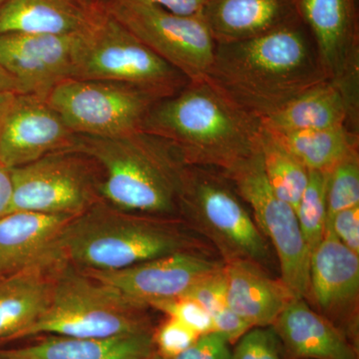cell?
Returning <instances> with one entry per match:
<instances>
[{
  "label": "cell",
  "mask_w": 359,
  "mask_h": 359,
  "mask_svg": "<svg viewBox=\"0 0 359 359\" xmlns=\"http://www.w3.org/2000/svg\"><path fill=\"white\" fill-rule=\"evenodd\" d=\"M328 79L302 20L261 36L217 44L205 81L257 121Z\"/></svg>",
  "instance_id": "cell-1"
},
{
  "label": "cell",
  "mask_w": 359,
  "mask_h": 359,
  "mask_svg": "<svg viewBox=\"0 0 359 359\" xmlns=\"http://www.w3.org/2000/svg\"><path fill=\"white\" fill-rule=\"evenodd\" d=\"M142 131L169 142L187 166L228 172L261 149V122L205 80L193 82L150 110Z\"/></svg>",
  "instance_id": "cell-2"
},
{
  "label": "cell",
  "mask_w": 359,
  "mask_h": 359,
  "mask_svg": "<svg viewBox=\"0 0 359 359\" xmlns=\"http://www.w3.org/2000/svg\"><path fill=\"white\" fill-rule=\"evenodd\" d=\"M181 218L116 209L104 201L75 217L56 245L59 261L82 271H117L209 245Z\"/></svg>",
  "instance_id": "cell-3"
},
{
  "label": "cell",
  "mask_w": 359,
  "mask_h": 359,
  "mask_svg": "<svg viewBox=\"0 0 359 359\" xmlns=\"http://www.w3.org/2000/svg\"><path fill=\"white\" fill-rule=\"evenodd\" d=\"M76 150L100 168V195L116 209L180 218L187 165L166 140L139 131L115 138L77 135Z\"/></svg>",
  "instance_id": "cell-4"
},
{
  "label": "cell",
  "mask_w": 359,
  "mask_h": 359,
  "mask_svg": "<svg viewBox=\"0 0 359 359\" xmlns=\"http://www.w3.org/2000/svg\"><path fill=\"white\" fill-rule=\"evenodd\" d=\"M180 218L218 250L224 264H273L271 245L228 177L214 168L187 166Z\"/></svg>",
  "instance_id": "cell-5"
},
{
  "label": "cell",
  "mask_w": 359,
  "mask_h": 359,
  "mask_svg": "<svg viewBox=\"0 0 359 359\" xmlns=\"http://www.w3.org/2000/svg\"><path fill=\"white\" fill-rule=\"evenodd\" d=\"M146 309L65 264L56 273L48 308L22 339L40 334L110 339L152 332Z\"/></svg>",
  "instance_id": "cell-6"
},
{
  "label": "cell",
  "mask_w": 359,
  "mask_h": 359,
  "mask_svg": "<svg viewBox=\"0 0 359 359\" xmlns=\"http://www.w3.org/2000/svg\"><path fill=\"white\" fill-rule=\"evenodd\" d=\"M71 78L132 85L159 99L173 96L190 83L106 8L98 22L85 32Z\"/></svg>",
  "instance_id": "cell-7"
},
{
  "label": "cell",
  "mask_w": 359,
  "mask_h": 359,
  "mask_svg": "<svg viewBox=\"0 0 359 359\" xmlns=\"http://www.w3.org/2000/svg\"><path fill=\"white\" fill-rule=\"evenodd\" d=\"M9 170L13 192L6 214L36 212L79 216L102 201L100 168L76 149L50 153Z\"/></svg>",
  "instance_id": "cell-8"
},
{
  "label": "cell",
  "mask_w": 359,
  "mask_h": 359,
  "mask_svg": "<svg viewBox=\"0 0 359 359\" xmlns=\"http://www.w3.org/2000/svg\"><path fill=\"white\" fill-rule=\"evenodd\" d=\"M161 99L132 85L69 78L46 101L75 134L115 138L142 131Z\"/></svg>",
  "instance_id": "cell-9"
},
{
  "label": "cell",
  "mask_w": 359,
  "mask_h": 359,
  "mask_svg": "<svg viewBox=\"0 0 359 359\" xmlns=\"http://www.w3.org/2000/svg\"><path fill=\"white\" fill-rule=\"evenodd\" d=\"M236 191L248 207L257 228L275 250L280 280L294 299H306L311 252L294 208L273 193L264 174L261 149L228 172Z\"/></svg>",
  "instance_id": "cell-10"
},
{
  "label": "cell",
  "mask_w": 359,
  "mask_h": 359,
  "mask_svg": "<svg viewBox=\"0 0 359 359\" xmlns=\"http://www.w3.org/2000/svg\"><path fill=\"white\" fill-rule=\"evenodd\" d=\"M106 11L190 81L205 80L216 41L202 16L179 15L133 0H107Z\"/></svg>",
  "instance_id": "cell-11"
},
{
  "label": "cell",
  "mask_w": 359,
  "mask_h": 359,
  "mask_svg": "<svg viewBox=\"0 0 359 359\" xmlns=\"http://www.w3.org/2000/svg\"><path fill=\"white\" fill-rule=\"evenodd\" d=\"M325 76L359 103L358 0H294Z\"/></svg>",
  "instance_id": "cell-12"
},
{
  "label": "cell",
  "mask_w": 359,
  "mask_h": 359,
  "mask_svg": "<svg viewBox=\"0 0 359 359\" xmlns=\"http://www.w3.org/2000/svg\"><path fill=\"white\" fill-rule=\"evenodd\" d=\"M224 264L209 252L187 250L117 271H83L135 304L148 308L155 302L184 297Z\"/></svg>",
  "instance_id": "cell-13"
},
{
  "label": "cell",
  "mask_w": 359,
  "mask_h": 359,
  "mask_svg": "<svg viewBox=\"0 0 359 359\" xmlns=\"http://www.w3.org/2000/svg\"><path fill=\"white\" fill-rule=\"evenodd\" d=\"M351 341L358 332L359 256L346 248L330 226L309 259L306 299Z\"/></svg>",
  "instance_id": "cell-14"
},
{
  "label": "cell",
  "mask_w": 359,
  "mask_h": 359,
  "mask_svg": "<svg viewBox=\"0 0 359 359\" xmlns=\"http://www.w3.org/2000/svg\"><path fill=\"white\" fill-rule=\"evenodd\" d=\"M85 32L0 35V65L15 78L23 93L46 99L56 85L72 77Z\"/></svg>",
  "instance_id": "cell-15"
},
{
  "label": "cell",
  "mask_w": 359,
  "mask_h": 359,
  "mask_svg": "<svg viewBox=\"0 0 359 359\" xmlns=\"http://www.w3.org/2000/svg\"><path fill=\"white\" fill-rule=\"evenodd\" d=\"M76 136L46 99L20 94L9 104L0 128V163L8 169L29 164L74 148Z\"/></svg>",
  "instance_id": "cell-16"
},
{
  "label": "cell",
  "mask_w": 359,
  "mask_h": 359,
  "mask_svg": "<svg viewBox=\"0 0 359 359\" xmlns=\"http://www.w3.org/2000/svg\"><path fill=\"white\" fill-rule=\"evenodd\" d=\"M77 216L13 212L0 217V276L40 264L62 263L56 245Z\"/></svg>",
  "instance_id": "cell-17"
},
{
  "label": "cell",
  "mask_w": 359,
  "mask_h": 359,
  "mask_svg": "<svg viewBox=\"0 0 359 359\" xmlns=\"http://www.w3.org/2000/svg\"><path fill=\"white\" fill-rule=\"evenodd\" d=\"M294 359H358L355 346L304 299H294L271 325Z\"/></svg>",
  "instance_id": "cell-18"
},
{
  "label": "cell",
  "mask_w": 359,
  "mask_h": 359,
  "mask_svg": "<svg viewBox=\"0 0 359 359\" xmlns=\"http://www.w3.org/2000/svg\"><path fill=\"white\" fill-rule=\"evenodd\" d=\"M104 13V4L96 0H4L0 4V35L85 32Z\"/></svg>",
  "instance_id": "cell-19"
},
{
  "label": "cell",
  "mask_w": 359,
  "mask_h": 359,
  "mask_svg": "<svg viewBox=\"0 0 359 359\" xmlns=\"http://www.w3.org/2000/svg\"><path fill=\"white\" fill-rule=\"evenodd\" d=\"M201 16L217 44L254 39L299 20L294 0H203Z\"/></svg>",
  "instance_id": "cell-20"
},
{
  "label": "cell",
  "mask_w": 359,
  "mask_h": 359,
  "mask_svg": "<svg viewBox=\"0 0 359 359\" xmlns=\"http://www.w3.org/2000/svg\"><path fill=\"white\" fill-rule=\"evenodd\" d=\"M359 103L339 83L327 79L261 122L268 131H301L347 127L358 133Z\"/></svg>",
  "instance_id": "cell-21"
},
{
  "label": "cell",
  "mask_w": 359,
  "mask_h": 359,
  "mask_svg": "<svg viewBox=\"0 0 359 359\" xmlns=\"http://www.w3.org/2000/svg\"><path fill=\"white\" fill-rule=\"evenodd\" d=\"M226 304L252 327H271L294 299L282 280L249 261L224 264Z\"/></svg>",
  "instance_id": "cell-22"
},
{
  "label": "cell",
  "mask_w": 359,
  "mask_h": 359,
  "mask_svg": "<svg viewBox=\"0 0 359 359\" xmlns=\"http://www.w3.org/2000/svg\"><path fill=\"white\" fill-rule=\"evenodd\" d=\"M63 264H40L0 276V342L22 339L45 313L56 273Z\"/></svg>",
  "instance_id": "cell-23"
},
{
  "label": "cell",
  "mask_w": 359,
  "mask_h": 359,
  "mask_svg": "<svg viewBox=\"0 0 359 359\" xmlns=\"http://www.w3.org/2000/svg\"><path fill=\"white\" fill-rule=\"evenodd\" d=\"M154 353L153 332L110 339L49 335L32 346L0 351V359H147Z\"/></svg>",
  "instance_id": "cell-24"
},
{
  "label": "cell",
  "mask_w": 359,
  "mask_h": 359,
  "mask_svg": "<svg viewBox=\"0 0 359 359\" xmlns=\"http://www.w3.org/2000/svg\"><path fill=\"white\" fill-rule=\"evenodd\" d=\"M263 130L309 171L330 173L342 158L358 149L359 133L347 127L301 131Z\"/></svg>",
  "instance_id": "cell-25"
},
{
  "label": "cell",
  "mask_w": 359,
  "mask_h": 359,
  "mask_svg": "<svg viewBox=\"0 0 359 359\" xmlns=\"http://www.w3.org/2000/svg\"><path fill=\"white\" fill-rule=\"evenodd\" d=\"M261 154L264 174L273 193L294 211L306 186L309 171L262 129Z\"/></svg>",
  "instance_id": "cell-26"
},
{
  "label": "cell",
  "mask_w": 359,
  "mask_h": 359,
  "mask_svg": "<svg viewBox=\"0 0 359 359\" xmlns=\"http://www.w3.org/2000/svg\"><path fill=\"white\" fill-rule=\"evenodd\" d=\"M327 173L309 171L308 186L295 210L302 237L311 254L323 241L327 228Z\"/></svg>",
  "instance_id": "cell-27"
},
{
  "label": "cell",
  "mask_w": 359,
  "mask_h": 359,
  "mask_svg": "<svg viewBox=\"0 0 359 359\" xmlns=\"http://www.w3.org/2000/svg\"><path fill=\"white\" fill-rule=\"evenodd\" d=\"M359 205V152L351 151L337 163L327 182V224L335 214Z\"/></svg>",
  "instance_id": "cell-28"
},
{
  "label": "cell",
  "mask_w": 359,
  "mask_h": 359,
  "mask_svg": "<svg viewBox=\"0 0 359 359\" xmlns=\"http://www.w3.org/2000/svg\"><path fill=\"white\" fill-rule=\"evenodd\" d=\"M280 346L273 327H252L237 340L231 359H283Z\"/></svg>",
  "instance_id": "cell-29"
},
{
  "label": "cell",
  "mask_w": 359,
  "mask_h": 359,
  "mask_svg": "<svg viewBox=\"0 0 359 359\" xmlns=\"http://www.w3.org/2000/svg\"><path fill=\"white\" fill-rule=\"evenodd\" d=\"M151 308L162 311L168 318L179 320L198 335L214 332L211 316L201 304L189 297L155 302Z\"/></svg>",
  "instance_id": "cell-30"
},
{
  "label": "cell",
  "mask_w": 359,
  "mask_h": 359,
  "mask_svg": "<svg viewBox=\"0 0 359 359\" xmlns=\"http://www.w3.org/2000/svg\"><path fill=\"white\" fill-rule=\"evenodd\" d=\"M199 337L179 320L168 318L153 332L156 353L162 358H174L192 346Z\"/></svg>",
  "instance_id": "cell-31"
},
{
  "label": "cell",
  "mask_w": 359,
  "mask_h": 359,
  "mask_svg": "<svg viewBox=\"0 0 359 359\" xmlns=\"http://www.w3.org/2000/svg\"><path fill=\"white\" fill-rule=\"evenodd\" d=\"M182 297H189L197 302L211 318L226 308L228 304L224 264L223 268L201 280Z\"/></svg>",
  "instance_id": "cell-32"
},
{
  "label": "cell",
  "mask_w": 359,
  "mask_h": 359,
  "mask_svg": "<svg viewBox=\"0 0 359 359\" xmlns=\"http://www.w3.org/2000/svg\"><path fill=\"white\" fill-rule=\"evenodd\" d=\"M231 342L216 332L200 335L192 346L174 358H162L154 353L150 359H231Z\"/></svg>",
  "instance_id": "cell-33"
},
{
  "label": "cell",
  "mask_w": 359,
  "mask_h": 359,
  "mask_svg": "<svg viewBox=\"0 0 359 359\" xmlns=\"http://www.w3.org/2000/svg\"><path fill=\"white\" fill-rule=\"evenodd\" d=\"M327 226L342 244L359 256V205L337 212Z\"/></svg>",
  "instance_id": "cell-34"
},
{
  "label": "cell",
  "mask_w": 359,
  "mask_h": 359,
  "mask_svg": "<svg viewBox=\"0 0 359 359\" xmlns=\"http://www.w3.org/2000/svg\"><path fill=\"white\" fill-rule=\"evenodd\" d=\"M214 332L224 335L231 344L237 342V340L243 337L252 328L249 323H245L238 314L233 313L229 306L212 318Z\"/></svg>",
  "instance_id": "cell-35"
},
{
  "label": "cell",
  "mask_w": 359,
  "mask_h": 359,
  "mask_svg": "<svg viewBox=\"0 0 359 359\" xmlns=\"http://www.w3.org/2000/svg\"><path fill=\"white\" fill-rule=\"evenodd\" d=\"M185 16H201L203 0H133Z\"/></svg>",
  "instance_id": "cell-36"
},
{
  "label": "cell",
  "mask_w": 359,
  "mask_h": 359,
  "mask_svg": "<svg viewBox=\"0 0 359 359\" xmlns=\"http://www.w3.org/2000/svg\"><path fill=\"white\" fill-rule=\"evenodd\" d=\"M23 94L20 83L15 78L0 65V101L7 100Z\"/></svg>",
  "instance_id": "cell-37"
},
{
  "label": "cell",
  "mask_w": 359,
  "mask_h": 359,
  "mask_svg": "<svg viewBox=\"0 0 359 359\" xmlns=\"http://www.w3.org/2000/svg\"><path fill=\"white\" fill-rule=\"evenodd\" d=\"M11 170L0 163V217L6 214L11 204Z\"/></svg>",
  "instance_id": "cell-38"
},
{
  "label": "cell",
  "mask_w": 359,
  "mask_h": 359,
  "mask_svg": "<svg viewBox=\"0 0 359 359\" xmlns=\"http://www.w3.org/2000/svg\"><path fill=\"white\" fill-rule=\"evenodd\" d=\"M11 100H13V98L0 101V128H1L2 122H4V117H6V114L7 110H8L9 104H11Z\"/></svg>",
  "instance_id": "cell-39"
},
{
  "label": "cell",
  "mask_w": 359,
  "mask_h": 359,
  "mask_svg": "<svg viewBox=\"0 0 359 359\" xmlns=\"http://www.w3.org/2000/svg\"><path fill=\"white\" fill-rule=\"evenodd\" d=\"M96 1H98V2H105V1H107V0H96Z\"/></svg>",
  "instance_id": "cell-40"
},
{
  "label": "cell",
  "mask_w": 359,
  "mask_h": 359,
  "mask_svg": "<svg viewBox=\"0 0 359 359\" xmlns=\"http://www.w3.org/2000/svg\"><path fill=\"white\" fill-rule=\"evenodd\" d=\"M2 1H4V0H0V4H1Z\"/></svg>",
  "instance_id": "cell-41"
},
{
  "label": "cell",
  "mask_w": 359,
  "mask_h": 359,
  "mask_svg": "<svg viewBox=\"0 0 359 359\" xmlns=\"http://www.w3.org/2000/svg\"><path fill=\"white\" fill-rule=\"evenodd\" d=\"M147 359H150V358H147Z\"/></svg>",
  "instance_id": "cell-42"
}]
</instances>
